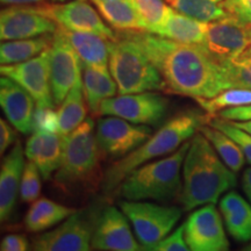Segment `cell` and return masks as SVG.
Returning a JSON list of instances; mask_svg holds the SVG:
<instances>
[{"label":"cell","mask_w":251,"mask_h":251,"mask_svg":"<svg viewBox=\"0 0 251 251\" xmlns=\"http://www.w3.org/2000/svg\"><path fill=\"white\" fill-rule=\"evenodd\" d=\"M250 41L251 26L227 17L208 24L205 40L200 47L221 64L247 51Z\"/></svg>","instance_id":"4fadbf2b"},{"label":"cell","mask_w":251,"mask_h":251,"mask_svg":"<svg viewBox=\"0 0 251 251\" xmlns=\"http://www.w3.org/2000/svg\"><path fill=\"white\" fill-rule=\"evenodd\" d=\"M233 87H244L251 90V54L244 51L231 61L221 63Z\"/></svg>","instance_id":"d6a6232c"},{"label":"cell","mask_w":251,"mask_h":251,"mask_svg":"<svg viewBox=\"0 0 251 251\" xmlns=\"http://www.w3.org/2000/svg\"><path fill=\"white\" fill-rule=\"evenodd\" d=\"M208 117L207 124L229 135L241 147L244 156H246L247 162L251 164V134L247 133L246 130L236 127L230 121L220 118L218 115H208Z\"/></svg>","instance_id":"836d02e7"},{"label":"cell","mask_w":251,"mask_h":251,"mask_svg":"<svg viewBox=\"0 0 251 251\" xmlns=\"http://www.w3.org/2000/svg\"><path fill=\"white\" fill-rule=\"evenodd\" d=\"M220 212L231 237L238 242L251 241V203L230 191L220 200Z\"/></svg>","instance_id":"7402d4cb"},{"label":"cell","mask_w":251,"mask_h":251,"mask_svg":"<svg viewBox=\"0 0 251 251\" xmlns=\"http://www.w3.org/2000/svg\"><path fill=\"white\" fill-rule=\"evenodd\" d=\"M139 45L162 75L164 92L208 99L230 89L224 67L200 46L185 45L146 30L124 31Z\"/></svg>","instance_id":"6da1fadb"},{"label":"cell","mask_w":251,"mask_h":251,"mask_svg":"<svg viewBox=\"0 0 251 251\" xmlns=\"http://www.w3.org/2000/svg\"><path fill=\"white\" fill-rule=\"evenodd\" d=\"M41 172L34 162L28 161L21 179L20 200L25 203H33L41 194Z\"/></svg>","instance_id":"e575fe53"},{"label":"cell","mask_w":251,"mask_h":251,"mask_svg":"<svg viewBox=\"0 0 251 251\" xmlns=\"http://www.w3.org/2000/svg\"><path fill=\"white\" fill-rule=\"evenodd\" d=\"M45 1V0H1V4L4 5H29V4H39V2Z\"/></svg>","instance_id":"7bdbcfd3"},{"label":"cell","mask_w":251,"mask_h":251,"mask_svg":"<svg viewBox=\"0 0 251 251\" xmlns=\"http://www.w3.org/2000/svg\"><path fill=\"white\" fill-rule=\"evenodd\" d=\"M25 156L23 144H14L5 158L0 170V220L6 222L11 220L17 206L18 194H20L21 179L25 170Z\"/></svg>","instance_id":"d6986e66"},{"label":"cell","mask_w":251,"mask_h":251,"mask_svg":"<svg viewBox=\"0 0 251 251\" xmlns=\"http://www.w3.org/2000/svg\"><path fill=\"white\" fill-rule=\"evenodd\" d=\"M0 72L31 94L37 107H55L50 81V49L36 57L15 64L1 65Z\"/></svg>","instance_id":"7c38bea8"},{"label":"cell","mask_w":251,"mask_h":251,"mask_svg":"<svg viewBox=\"0 0 251 251\" xmlns=\"http://www.w3.org/2000/svg\"><path fill=\"white\" fill-rule=\"evenodd\" d=\"M119 206L133 225L143 250L153 251V248L171 233L181 218L180 208L175 206L126 199L119 202Z\"/></svg>","instance_id":"52a82bcc"},{"label":"cell","mask_w":251,"mask_h":251,"mask_svg":"<svg viewBox=\"0 0 251 251\" xmlns=\"http://www.w3.org/2000/svg\"><path fill=\"white\" fill-rule=\"evenodd\" d=\"M94 4H98V2H105V1H113V0H91Z\"/></svg>","instance_id":"f6af8a7d"},{"label":"cell","mask_w":251,"mask_h":251,"mask_svg":"<svg viewBox=\"0 0 251 251\" xmlns=\"http://www.w3.org/2000/svg\"><path fill=\"white\" fill-rule=\"evenodd\" d=\"M76 212L77 209L72 207L64 206L47 198H39L30 205L25 215L24 224L28 231L41 233L61 224Z\"/></svg>","instance_id":"d4e9b609"},{"label":"cell","mask_w":251,"mask_h":251,"mask_svg":"<svg viewBox=\"0 0 251 251\" xmlns=\"http://www.w3.org/2000/svg\"><path fill=\"white\" fill-rule=\"evenodd\" d=\"M109 70L83 67V89L87 107L92 117L100 115L103 100L115 97L118 85Z\"/></svg>","instance_id":"cb8c5ba5"},{"label":"cell","mask_w":251,"mask_h":251,"mask_svg":"<svg viewBox=\"0 0 251 251\" xmlns=\"http://www.w3.org/2000/svg\"><path fill=\"white\" fill-rule=\"evenodd\" d=\"M208 115L198 111L178 113L159 127L142 146L114 162L103 174L101 190L105 194L114 193L125 178L139 168L157 157L169 156L186 141L191 140L202 124H207Z\"/></svg>","instance_id":"3957f363"},{"label":"cell","mask_w":251,"mask_h":251,"mask_svg":"<svg viewBox=\"0 0 251 251\" xmlns=\"http://www.w3.org/2000/svg\"><path fill=\"white\" fill-rule=\"evenodd\" d=\"M109 71L118 85L119 94H133L147 91H163L165 85L142 48L124 31L112 42Z\"/></svg>","instance_id":"8992f818"},{"label":"cell","mask_w":251,"mask_h":251,"mask_svg":"<svg viewBox=\"0 0 251 251\" xmlns=\"http://www.w3.org/2000/svg\"><path fill=\"white\" fill-rule=\"evenodd\" d=\"M152 135L148 125H137L125 119L106 115L96 125V136L103 153L113 158H122L134 151Z\"/></svg>","instance_id":"30bf717a"},{"label":"cell","mask_w":251,"mask_h":251,"mask_svg":"<svg viewBox=\"0 0 251 251\" xmlns=\"http://www.w3.org/2000/svg\"><path fill=\"white\" fill-rule=\"evenodd\" d=\"M230 122L233 125L236 126V127L241 128V129L246 130L247 133L251 134V120H248V121H230Z\"/></svg>","instance_id":"ee69618b"},{"label":"cell","mask_w":251,"mask_h":251,"mask_svg":"<svg viewBox=\"0 0 251 251\" xmlns=\"http://www.w3.org/2000/svg\"><path fill=\"white\" fill-rule=\"evenodd\" d=\"M237 178L200 131L190 141L183 164V190L178 201L184 211L216 203L220 196L236 186Z\"/></svg>","instance_id":"7a4b0ae2"},{"label":"cell","mask_w":251,"mask_h":251,"mask_svg":"<svg viewBox=\"0 0 251 251\" xmlns=\"http://www.w3.org/2000/svg\"><path fill=\"white\" fill-rule=\"evenodd\" d=\"M127 215L114 206H106L97 216L92 249L101 251L143 250L131 231Z\"/></svg>","instance_id":"e0dca14e"},{"label":"cell","mask_w":251,"mask_h":251,"mask_svg":"<svg viewBox=\"0 0 251 251\" xmlns=\"http://www.w3.org/2000/svg\"><path fill=\"white\" fill-rule=\"evenodd\" d=\"M146 24L147 31L156 34L164 24L171 6L163 0H133Z\"/></svg>","instance_id":"1f68e13d"},{"label":"cell","mask_w":251,"mask_h":251,"mask_svg":"<svg viewBox=\"0 0 251 251\" xmlns=\"http://www.w3.org/2000/svg\"><path fill=\"white\" fill-rule=\"evenodd\" d=\"M35 131L58 133V113L50 107H37L35 112Z\"/></svg>","instance_id":"8d00e7d4"},{"label":"cell","mask_w":251,"mask_h":251,"mask_svg":"<svg viewBox=\"0 0 251 251\" xmlns=\"http://www.w3.org/2000/svg\"><path fill=\"white\" fill-rule=\"evenodd\" d=\"M191 250L185 240V225L178 227L174 233L168 235L165 238L153 248V251H188Z\"/></svg>","instance_id":"74e56055"},{"label":"cell","mask_w":251,"mask_h":251,"mask_svg":"<svg viewBox=\"0 0 251 251\" xmlns=\"http://www.w3.org/2000/svg\"><path fill=\"white\" fill-rule=\"evenodd\" d=\"M96 5L102 18L117 30L147 31L146 24L133 0H113Z\"/></svg>","instance_id":"484cf974"},{"label":"cell","mask_w":251,"mask_h":251,"mask_svg":"<svg viewBox=\"0 0 251 251\" xmlns=\"http://www.w3.org/2000/svg\"><path fill=\"white\" fill-rule=\"evenodd\" d=\"M97 216L91 211L76 212L58 227L33 238L31 249L35 251H89Z\"/></svg>","instance_id":"ba28073f"},{"label":"cell","mask_w":251,"mask_h":251,"mask_svg":"<svg viewBox=\"0 0 251 251\" xmlns=\"http://www.w3.org/2000/svg\"><path fill=\"white\" fill-rule=\"evenodd\" d=\"M29 249V241L23 234H9L1 240V251H26Z\"/></svg>","instance_id":"f35d334b"},{"label":"cell","mask_w":251,"mask_h":251,"mask_svg":"<svg viewBox=\"0 0 251 251\" xmlns=\"http://www.w3.org/2000/svg\"><path fill=\"white\" fill-rule=\"evenodd\" d=\"M176 11L187 17L211 24L228 17L222 7L224 0H166Z\"/></svg>","instance_id":"f546056e"},{"label":"cell","mask_w":251,"mask_h":251,"mask_svg":"<svg viewBox=\"0 0 251 251\" xmlns=\"http://www.w3.org/2000/svg\"><path fill=\"white\" fill-rule=\"evenodd\" d=\"M17 128L13 127L4 119H0V152L4 155L6 150H7L14 141L17 140Z\"/></svg>","instance_id":"ab89813d"},{"label":"cell","mask_w":251,"mask_h":251,"mask_svg":"<svg viewBox=\"0 0 251 251\" xmlns=\"http://www.w3.org/2000/svg\"><path fill=\"white\" fill-rule=\"evenodd\" d=\"M52 1H57V2H64V1H67V0H52Z\"/></svg>","instance_id":"bcb514c9"},{"label":"cell","mask_w":251,"mask_h":251,"mask_svg":"<svg viewBox=\"0 0 251 251\" xmlns=\"http://www.w3.org/2000/svg\"><path fill=\"white\" fill-rule=\"evenodd\" d=\"M87 103L84 96L83 79L78 80L67 94L58 108V133L65 136L86 120Z\"/></svg>","instance_id":"83f0119b"},{"label":"cell","mask_w":251,"mask_h":251,"mask_svg":"<svg viewBox=\"0 0 251 251\" xmlns=\"http://www.w3.org/2000/svg\"><path fill=\"white\" fill-rule=\"evenodd\" d=\"M100 149L97 141L94 121L86 119L70 134L64 136V153L61 166L56 171L55 184L63 190H92L102 183L100 170Z\"/></svg>","instance_id":"5b68a950"},{"label":"cell","mask_w":251,"mask_h":251,"mask_svg":"<svg viewBox=\"0 0 251 251\" xmlns=\"http://www.w3.org/2000/svg\"><path fill=\"white\" fill-rule=\"evenodd\" d=\"M216 115L222 119H226V120H229V121L251 120V105L224 109V111L219 112Z\"/></svg>","instance_id":"60d3db41"},{"label":"cell","mask_w":251,"mask_h":251,"mask_svg":"<svg viewBox=\"0 0 251 251\" xmlns=\"http://www.w3.org/2000/svg\"><path fill=\"white\" fill-rule=\"evenodd\" d=\"M61 27V26H59ZM62 28V27H61ZM83 62L84 67L108 70L112 40L94 33L72 31L62 28Z\"/></svg>","instance_id":"44dd1931"},{"label":"cell","mask_w":251,"mask_h":251,"mask_svg":"<svg viewBox=\"0 0 251 251\" xmlns=\"http://www.w3.org/2000/svg\"><path fill=\"white\" fill-rule=\"evenodd\" d=\"M208 24L187 17L180 12L170 8L164 24L157 30V35L174 40L185 45H202Z\"/></svg>","instance_id":"603a6c76"},{"label":"cell","mask_w":251,"mask_h":251,"mask_svg":"<svg viewBox=\"0 0 251 251\" xmlns=\"http://www.w3.org/2000/svg\"><path fill=\"white\" fill-rule=\"evenodd\" d=\"M185 225V240L192 251H227L229 242L215 203L191 213Z\"/></svg>","instance_id":"5bb4252c"},{"label":"cell","mask_w":251,"mask_h":251,"mask_svg":"<svg viewBox=\"0 0 251 251\" xmlns=\"http://www.w3.org/2000/svg\"><path fill=\"white\" fill-rule=\"evenodd\" d=\"M39 8L64 29L94 33L112 41L118 39V34L106 26L98 12L87 0H72L65 4L39 5Z\"/></svg>","instance_id":"2e32d148"},{"label":"cell","mask_w":251,"mask_h":251,"mask_svg":"<svg viewBox=\"0 0 251 251\" xmlns=\"http://www.w3.org/2000/svg\"><path fill=\"white\" fill-rule=\"evenodd\" d=\"M83 62L61 27L54 34L50 47V81L56 106H59L78 80Z\"/></svg>","instance_id":"8fae6325"},{"label":"cell","mask_w":251,"mask_h":251,"mask_svg":"<svg viewBox=\"0 0 251 251\" xmlns=\"http://www.w3.org/2000/svg\"><path fill=\"white\" fill-rule=\"evenodd\" d=\"M54 34H46L23 40L2 41L0 46V63L1 65L15 64L36 57L52 45Z\"/></svg>","instance_id":"4316f807"},{"label":"cell","mask_w":251,"mask_h":251,"mask_svg":"<svg viewBox=\"0 0 251 251\" xmlns=\"http://www.w3.org/2000/svg\"><path fill=\"white\" fill-rule=\"evenodd\" d=\"M242 188L251 203V166L244 170L242 176Z\"/></svg>","instance_id":"b9f144b4"},{"label":"cell","mask_w":251,"mask_h":251,"mask_svg":"<svg viewBox=\"0 0 251 251\" xmlns=\"http://www.w3.org/2000/svg\"><path fill=\"white\" fill-rule=\"evenodd\" d=\"M199 106L208 115H216L224 109L251 105V90L244 87H230L208 99H198Z\"/></svg>","instance_id":"4dcf8cb0"},{"label":"cell","mask_w":251,"mask_h":251,"mask_svg":"<svg viewBox=\"0 0 251 251\" xmlns=\"http://www.w3.org/2000/svg\"><path fill=\"white\" fill-rule=\"evenodd\" d=\"M57 29V23L43 13L39 6L11 5L0 13L1 41L30 39L46 34H55Z\"/></svg>","instance_id":"9a60e30c"},{"label":"cell","mask_w":251,"mask_h":251,"mask_svg":"<svg viewBox=\"0 0 251 251\" xmlns=\"http://www.w3.org/2000/svg\"><path fill=\"white\" fill-rule=\"evenodd\" d=\"M222 7L227 12L228 17L251 26V0H224Z\"/></svg>","instance_id":"d590c367"},{"label":"cell","mask_w":251,"mask_h":251,"mask_svg":"<svg viewBox=\"0 0 251 251\" xmlns=\"http://www.w3.org/2000/svg\"><path fill=\"white\" fill-rule=\"evenodd\" d=\"M0 105L7 121L18 131L25 135L35 131V99L17 81L6 76L0 79Z\"/></svg>","instance_id":"ac0fdd59"},{"label":"cell","mask_w":251,"mask_h":251,"mask_svg":"<svg viewBox=\"0 0 251 251\" xmlns=\"http://www.w3.org/2000/svg\"><path fill=\"white\" fill-rule=\"evenodd\" d=\"M198 131H200L211 142L215 151L231 171L237 174L242 170L247 161L246 156L241 147L229 135L208 124H202Z\"/></svg>","instance_id":"f1b7e54d"},{"label":"cell","mask_w":251,"mask_h":251,"mask_svg":"<svg viewBox=\"0 0 251 251\" xmlns=\"http://www.w3.org/2000/svg\"><path fill=\"white\" fill-rule=\"evenodd\" d=\"M25 152L28 161L37 165L43 179L48 180L61 166L64 153V136L59 133L34 131L27 140Z\"/></svg>","instance_id":"ffe728a7"},{"label":"cell","mask_w":251,"mask_h":251,"mask_svg":"<svg viewBox=\"0 0 251 251\" xmlns=\"http://www.w3.org/2000/svg\"><path fill=\"white\" fill-rule=\"evenodd\" d=\"M248 51H249L250 54H251V41H250V46H249V48H248Z\"/></svg>","instance_id":"7dc6e473"},{"label":"cell","mask_w":251,"mask_h":251,"mask_svg":"<svg viewBox=\"0 0 251 251\" xmlns=\"http://www.w3.org/2000/svg\"><path fill=\"white\" fill-rule=\"evenodd\" d=\"M169 100L162 94L147 91L133 94H119L103 100L100 115H114L137 125L157 126L164 122Z\"/></svg>","instance_id":"9c48e42d"},{"label":"cell","mask_w":251,"mask_h":251,"mask_svg":"<svg viewBox=\"0 0 251 251\" xmlns=\"http://www.w3.org/2000/svg\"><path fill=\"white\" fill-rule=\"evenodd\" d=\"M190 148V141L164 158L146 163L131 171L122 181L118 191L126 200H178L183 190L181 168Z\"/></svg>","instance_id":"277c9868"},{"label":"cell","mask_w":251,"mask_h":251,"mask_svg":"<svg viewBox=\"0 0 251 251\" xmlns=\"http://www.w3.org/2000/svg\"><path fill=\"white\" fill-rule=\"evenodd\" d=\"M246 250H249V251H251V243H250V244H249V247H248V248H247V249H246Z\"/></svg>","instance_id":"c3c4849f"}]
</instances>
